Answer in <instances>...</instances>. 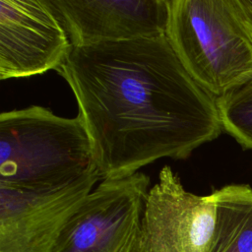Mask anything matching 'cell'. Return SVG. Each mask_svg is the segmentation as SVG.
Wrapping results in <instances>:
<instances>
[{"label": "cell", "mask_w": 252, "mask_h": 252, "mask_svg": "<svg viewBox=\"0 0 252 252\" xmlns=\"http://www.w3.org/2000/svg\"><path fill=\"white\" fill-rule=\"evenodd\" d=\"M57 72L74 94L102 180L185 159L222 132L217 98L165 35L73 47Z\"/></svg>", "instance_id": "cell-1"}, {"label": "cell", "mask_w": 252, "mask_h": 252, "mask_svg": "<svg viewBox=\"0 0 252 252\" xmlns=\"http://www.w3.org/2000/svg\"><path fill=\"white\" fill-rule=\"evenodd\" d=\"M97 170L82 117L32 105L0 114V185L51 189Z\"/></svg>", "instance_id": "cell-2"}, {"label": "cell", "mask_w": 252, "mask_h": 252, "mask_svg": "<svg viewBox=\"0 0 252 252\" xmlns=\"http://www.w3.org/2000/svg\"><path fill=\"white\" fill-rule=\"evenodd\" d=\"M165 36L187 73L216 98L252 79V41L236 0H168Z\"/></svg>", "instance_id": "cell-3"}, {"label": "cell", "mask_w": 252, "mask_h": 252, "mask_svg": "<svg viewBox=\"0 0 252 252\" xmlns=\"http://www.w3.org/2000/svg\"><path fill=\"white\" fill-rule=\"evenodd\" d=\"M150 183L139 171L102 180L68 219L52 252H136Z\"/></svg>", "instance_id": "cell-4"}, {"label": "cell", "mask_w": 252, "mask_h": 252, "mask_svg": "<svg viewBox=\"0 0 252 252\" xmlns=\"http://www.w3.org/2000/svg\"><path fill=\"white\" fill-rule=\"evenodd\" d=\"M216 218L212 196L186 191L165 165L149 191L136 252H210Z\"/></svg>", "instance_id": "cell-5"}, {"label": "cell", "mask_w": 252, "mask_h": 252, "mask_svg": "<svg viewBox=\"0 0 252 252\" xmlns=\"http://www.w3.org/2000/svg\"><path fill=\"white\" fill-rule=\"evenodd\" d=\"M99 179L94 170L51 189L0 185V252H52L66 221Z\"/></svg>", "instance_id": "cell-6"}, {"label": "cell", "mask_w": 252, "mask_h": 252, "mask_svg": "<svg viewBox=\"0 0 252 252\" xmlns=\"http://www.w3.org/2000/svg\"><path fill=\"white\" fill-rule=\"evenodd\" d=\"M73 46L48 0H0V79L58 70Z\"/></svg>", "instance_id": "cell-7"}, {"label": "cell", "mask_w": 252, "mask_h": 252, "mask_svg": "<svg viewBox=\"0 0 252 252\" xmlns=\"http://www.w3.org/2000/svg\"><path fill=\"white\" fill-rule=\"evenodd\" d=\"M73 47L165 35L168 0H48Z\"/></svg>", "instance_id": "cell-8"}, {"label": "cell", "mask_w": 252, "mask_h": 252, "mask_svg": "<svg viewBox=\"0 0 252 252\" xmlns=\"http://www.w3.org/2000/svg\"><path fill=\"white\" fill-rule=\"evenodd\" d=\"M210 195L217 215L210 252H252V187L228 184Z\"/></svg>", "instance_id": "cell-9"}, {"label": "cell", "mask_w": 252, "mask_h": 252, "mask_svg": "<svg viewBox=\"0 0 252 252\" xmlns=\"http://www.w3.org/2000/svg\"><path fill=\"white\" fill-rule=\"evenodd\" d=\"M217 107L222 131L252 151V79L217 97Z\"/></svg>", "instance_id": "cell-10"}, {"label": "cell", "mask_w": 252, "mask_h": 252, "mask_svg": "<svg viewBox=\"0 0 252 252\" xmlns=\"http://www.w3.org/2000/svg\"><path fill=\"white\" fill-rule=\"evenodd\" d=\"M243 15L252 22V0H237Z\"/></svg>", "instance_id": "cell-11"}, {"label": "cell", "mask_w": 252, "mask_h": 252, "mask_svg": "<svg viewBox=\"0 0 252 252\" xmlns=\"http://www.w3.org/2000/svg\"><path fill=\"white\" fill-rule=\"evenodd\" d=\"M236 5H237L238 11H239V13H240V16H241V19H242L244 28H245V30H246V32H247V33H248V35H249V37H250V39H251V41H252V22H251L249 19H247V18L243 15V13L241 12V10H240V8H239V6H238L237 0H236Z\"/></svg>", "instance_id": "cell-12"}]
</instances>
